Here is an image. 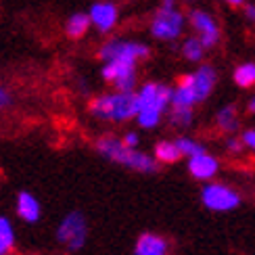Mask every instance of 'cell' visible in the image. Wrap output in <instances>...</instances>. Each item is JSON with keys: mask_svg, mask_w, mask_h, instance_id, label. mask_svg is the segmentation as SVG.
<instances>
[{"mask_svg": "<svg viewBox=\"0 0 255 255\" xmlns=\"http://www.w3.org/2000/svg\"><path fill=\"white\" fill-rule=\"evenodd\" d=\"M97 153L107 159V161L122 165L126 169H132L138 174H157L159 172V163L153 157V153H144L138 146H128L122 136L115 134H105L97 140Z\"/></svg>", "mask_w": 255, "mask_h": 255, "instance_id": "1", "label": "cell"}, {"mask_svg": "<svg viewBox=\"0 0 255 255\" xmlns=\"http://www.w3.org/2000/svg\"><path fill=\"white\" fill-rule=\"evenodd\" d=\"M172 92L167 84L159 82H146L136 90L138 99V113H136V124L142 130H153L161 124L163 115L172 107Z\"/></svg>", "mask_w": 255, "mask_h": 255, "instance_id": "2", "label": "cell"}, {"mask_svg": "<svg viewBox=\"0 0 255 255\" xmlns=\"http://www.w3.org/2000/svg\"><path fill=\"white\" fill-rule=\"evenodd\" d=\"M88 111L94 120L101 122H111V124H126L136 120L138 113V99L136 90L134 92H124V90H113L94 97L88 103Z\"/></svg>", "mask_w": 255, "mask_h": 255, "instance_id": "3", "label": "cell"}, {"mask_svg": "<svg viewBox=\"0 0 255 255\" xmlns=\"http://www.w3.org/2000/svg\"><path fill=\"white\" fill-rule=\"evenodd\" d=\"M55 241L67 253H78L88 243V220L82 211H69L61 218L55 230Z\"/></svg>", "mask_w": 255, "mask_h": 255, "instance_id": "4", "label": "cell"}, {"mask_svg": "<svg viewBox=\"0 0 255 255\" xmlns=\"http://www.w3.org/2000/svg\"><path fill=\"white\" fill-rule=\"evenodd\" d=\"M241 195L232 186L214 182L209 180L205 186L201 188V203L209 211H218V214H226V211H235L241 205Z\"/></svg>", "mask_w": 255, "mask_h": 255, "instance_id": "5", "label": "cell"}, {"mask_svg": "<svg viewBox=\"0 0 255 255\" xmlns=\"http://www.w3.org/2000/svg\"><path fill=\"white\" fill-rule=\"evenodd\" d=\"M103 80L111 84L115 90H124V92H134L136 90V61H126V59H111V61H103V69H101Z\"/></svg>", "mask_w": 255, "mask_h": 255, "instance_id": "6", "label": "cell"}, {"mask_svg": "<svg viewBox=\"0 0 255 255\" xmlns=\"http://www.w3.org/2000/svg\"><path fill=\"white\" fill-rule=\"evenodd\" d=\"M184 31V15L174 8H159L151 21V36L161 42H172L182 36Z\"/></svg>", "mask_w": 255, "mask_h": 255, "instance_id": "7", "label": "cell"}, {"mask_svg": "<svg viewBox=\"0 0 255 255\" xmlns=\"http://www.w3.org/2000/svg\"><path fill=\"white\" fill-rule=\"evenodd\" d=\"M151 55V48L142 42H136V40H122V38H115L105 42L99 50V57L101 61H111V59H126V61H142Z\"/></svg>", "mask_w": 255, "mask_h": 255, "instance_id": "8", "label": "cell"}, {"mask_svg": "<svg viewBox=\"0 0 255 255\" xmlns=\"http://www.w3.org/2000/svg\"><path fill=\"white\" fill-rule=\"evenodd\" d=\"M188 21H190V25H193V29L199 34L201 42L205 44V48H214L220 42V36H222L220 34V25H218V21L207 13V10H201V8L190 10Z\"/></svg>", "mask_w": 255, "mask_h": 255, "instance_id": "9", "label": "cell"}, {"mask_svg": "<svg viewBox=\"0 0 255 255\" xmlns=\"http://www.w3.org/2000/svg\"><path fill=\"white\" fill-rule=\"evenodd\" d=\"M186 167H188V174L193 176L195 180H201V182H209L214 180L220 172V161L216 155H211L207 148L201 151L193 157L186 159Z\"/></svg>", "mask_w": 255, "mask_h": 255, "instance_id": "10", "label": "cell"}, {"mask_svg": "<svg viewBox=\"0 0 255 255\" xmlns=\"http://www.w3.org/2000/svg\"><path fill=\"white\" fill-rule=\"evenodd\" d=\"M218 82V73L211 65H201L197 71L190 73V84H193L197 103H203L205 99H209V94L214 92Z\"/></svg>", "mask_w": 255, "mask_h": 255, "instance_id": "11", "label": "cell"}, {"mask_svg": "<svg viewBox=\"0 0 255 255\" xmlns=\"http://www.w3.org/2000/svg\"><path fill=\"white\" fill-rule=\"evenodd\" d=\"M88 15H90L92 25L97 27L101 34H107V31H111L115 25H118V19H120L118 6L111 4V2H94L90 6Z\"/></svg>", "mask_w": 255, "mask_h": 255, "instance_id": "12", "label": "cell"}, {"mask_svg": "<svg viewBox=\"0 0 255 255\" xmlns=\"http://www.w3.org/2000/svg\"><path fill=\"white\" fill-rule=\"evenodd\" d=\"M15 211H17V218L23 220L25 224H38L42 218L40 201L34 193H29V190H21L15 197Z\"/></svg>", "mask_w": 255, "mask_h": 255, "instance_id": "13", "label": "cell"}, {"mask_svg": "<svg viewBox=\"0 0 255 255\" xmlns=\"http://www.w3.org/2000/svg\"><path fill=\"white\" fill-rule=\"evenodd\" d=\"M134 255H169V241L157 232H142L134 243Z\"/></svg>", "mask_w": 255, "mask_h": 255, "instance_id": "14", "label": "cell"}, {"mask_svg": "<svg viewBox=\"0 0 255 255\" xmlns=\"http://www.w3.org/2000/svg\"><path fill=\"white\" fill-rule=\"evenodd\" d=\"M239 109L237 105H226V107H222L218 113H216V126L220 132L224 134H235L239 130Z\"/></svg>", "mask_w": 255, "mask_h": 255, "instance_id": "15", "label": "cell"}, {"mask_svg": "<svg viewBox=\"0 0 255 255\" xmlns=\"http://www.w3.org/2000/svg\"><path fill=\"white\" fill-rule=\"evenodd\" d=\"M153 157L161 165H172L182 159V153H180L176 140H159L153 148Z\"/></svg>", "mask_w": 255, "mask_h": 255, "instance_id": "16", "label": "cell"}, {"mask_svg": "<svg viewBox=\"0 0 255 255\" xmlns=\"http://www.w3.org/2000/svg\"><path fill=\"white\" fill-rule=\"evenodd\" d=\"M17 247L15 226L6 216H0V255H13Z\"/></svg>", "mask_w": 255, "mask_h": 255, "instance_id": "17", "label": "cell"}, {"mask_svg": "<svg viewBox=\"0 0 255 255\" xmlns=\"http://www.w3.org/2000/svg\"><path fill=\"white\" fill-rule=\"evenodd\" d=\"M90 25H92L90 15H86V13H73L67 19V23H65V34L71 40H80V38L86 36V31H88Z\"/></svg>", "mask_w": 255, "mask_h": 255, "instance_id": "18", "label": "cell"}, {"mask_svg": "<svg viewBox=\"0 0 255 255\" xmlns=\"http://www.w3.org/2000/svg\"><path fill=\"white\" fill-rule=\"evenodd\" d=\"M167 120L174 128H178V130H184V128L193 126L195 111H193V107H176V105H172L167 111Z\"/></svg>", "mask_w": 255, "mask_h": 255, "instance_id": "19", "label": "cell"}, {"mask_svg": "<svg viewBox=\"0 0 255 255\" xmlns=\"http://www.w3.org/2000/svg\"><path fill=\"white\" fill-rule=\"evenodd\" d=\"M182 57L186 59V61H193V63H199L201 59H203V55H205V44L201 42V38L199 36H190V38H186L184 42H182Z\"/></svg>", "mask_w": 255, "mask_h": 255, "instance_id": "20", "label": "cell"}, {"mask_svg": "<svg viewBox=\"0 0 255 255\" xmlns=\"http://www.w3.org/2000/svg\"><path fill=\"white\" fill-rule=\"evenodd\" d=\"M232 80L239 88H251L255 86V63H243L232 73Z\"/></svg>", "mask_w": 255, "mask_h": 255, "instance_id": "21", "label": "cell"}, {"mask_svg": "<svg viewBox=\"0 0 255 255\" xmlns=\"http://www.w3.org/2000/svg\"><path fill=\"white\" fill-rule=\"evenodd\" d=\"M176 144L180 148V153H182V157H186V159L201 153V151H205V146L201 144L199 140H195V138H190V136H178Z\"/></svg>", "mask_w": 255, "mask_h": 255, "instance_id": "22", "label": "cell"}, {"mask_svg": "<svg viewBox=\"0 0 255 255\" xmlns=\"http://www.w3.org/2000/svg\"><path fill=\"white\" fill-rule=\"evenodd\" d=\"M243 148H247L245 142H243V138L230 136L228 140H226V151H228L230 155H241V153H243Z\"/></svg>", "mask_w": 255, "mask_h": 255, "instance_id": "23", "label": "cell"}, {"mask_svg": "<svg viewBox=\"0 0 255 255\" xmlns=\"http://www.w3.org/2000/svg\"><path fill=\"white\" fill-rule=\"evenodd\" d=\"M243 142H245V146L249 148V151L255 153V128H249V130L243 132Z\"/></svg>", "mask_w": 255, "mask_h": 255, "instance_id": "24", "label": "cell"}, {"mask_svg": "<svg viewBox=\"0 0 255 255\" xmlns=\"http://www.w3.org/2000/svg\"><path fill=\"white\" fill-rule=\"evenodd\" d=\"M122 140L128 146H138V142H140V136H138V132H134V130H128V132L122 134Z\"/></svg>", "mask_w": 255, "mask_h": 255, "instance_id": "25", "label": "cell"}, {"mask_svg": "<svg viewBox=\"0 0 255 255\" xmlns=\"http://www.w3.org/2000/svg\"><path fill=\"white\" fill-rule=\"evenodd\" d=\"M10 103H13V99H10L8 90H6V88H2V86H0V111H2V109H6Z\"/></svg>", "mask_w": 255, "mask_h": 255, "instance_id": "26", "label": "cell"}, {"mask_svg": "<svg viewBox=\"0 0 255 255\" xmlns=\"http://www.w3.org/2000/svg\"><path fill=\"white\" fill-rule=\"evenodd\" d=\"M245 17L255 23V4H247V6H245Z\"/></svg>", "mask_w": 255, "mask_h": 255, "instance_id": "27", "label": "cell"}, {"mask_svg": "<svg viewBox=\"0 0 255 255\" xmlns=\"http://www.w3.org/2000/svg\"><path fill=\"white\" fill-rule=\"evenodd\" d=\"M247 111L255 115V97H251V99L247 101Z\"/></svg>", "mask_w": 255, "mask_h": 255, "instance_id": "28", "label": "cell"}, {"mask_svg": "<svg viewBox=\"0 0 255 255\" xmlns=\"http://www.w3.org/2000/svg\"><path fill=\"white\" fill-rule=\"evenodd\" d=\"M161 6L163 8H174L176 6V0H161Z\"/></svg>", "mask_w": 255, "mask_h": 255, "instance_id": "29", "label": "cell"}, {"mask_svg": "<svg viewBox=\"0 0 255 255\" xmlns=\"http://www.w3.org/2000/svg\"><path fill=\"white\" fill-rule=\"evenodd\" d=\"M226 2H228L230 6H241L243 2H245V0H226Z\"/></svg>", "mask_w": 255, "mask_h": 255, "instance_id": "30", "label": "cell"}]
</instances>
